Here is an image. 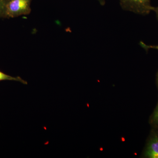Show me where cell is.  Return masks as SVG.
<instances>
[{
  "mask_svg": "<svg viewBox=\"0 0 158 158\" xmlns=\"http://www.w3.org/2000/svg\"><path fill=\"white\" fill-rule=\"evenodd\" d=\"M152 11H154L156 12V15L157 18L158 20V7H152Z\"/></svg>",
  "mask_w": 158,
  "mask_h": 158,
  "instance_id": "cell-8",
  "label": "cell"
},
{
  "mask_svg": "<svg viewBox=\"0 0 158 158\" xmlns=\"http://www.w3.org/2000/svg\"><path fill=\"white\" fill-rule=\"evenodd\" d=\"M119 3L123 10L136 14L145 15L152 11L151 0H119Z\"/></svg>",
  "mask_w": 158,
  "mask_h": 158,
  "instance_id": "cell-2",
  "label": "cell"
},
{
  "mask_svg": "<svg viewBox=\"0 0 158 158\" xmlns=\"http://www.w3.org/2000/svg\"><path fill=\"white\" fill-rule=\"evenodd\" d=\"M15 81L20 82L21 83L23 84V85H28L27 82L25 81V80H23L20 77L11 76L6 74L0 71V81Z\"/></svg>",
  "mask_w": 158,
  "mask_h": 158,
  "instance_id": "cell-4",
  "label": "cell"
},
{
  "mask_svg": "<svg viewBox=\"0 0 158 158\" xmlns=\"http://www.w3.org/2000/svg\"><path fill=\"white\" fill-rule=\"evenodd\" d=\"M31 1L32 0H9L6 5L5 17L14 18L30 14Z\"/></svg>",
  "mask_w": 158,
  "mask_h": 158,
  "instance_id": "cell-1",
  "label": "cell"
},
{
  "mask_svg": "<svg viewBox=\"0 0 158 158\" xmlns=\"http://www.w3.org/2000/svg\"><path fill=\"white\" fill-rule=\"evenodd\" d=\"M9 0H0V18L5 17L6 5Z\"/></svg>",
  "mask_w": 158,
  "mask_h": 158,
  "instance_id": "cell-6",
  "label": "cell"
},
{
  "mask_svg": "<svg viewBox=\"0 0 158 158\" xmlns=\"http://www.w3.org/2000/svg\"><path fill=\"white\" fill-rule=\"evenodd\" d=\"M102 6H104L106 4V0H98Z\"/></svg>",
  "mask_w": 158,
  "mask_h": 158,
  "instance_id": "cell-9",
  "label": "cell"
},
{
  "mask_svg": "<svg viewBox=\"0 0 158 158\" xmlns=\"http://www.w3.org/2000/svg\"><path fill=\"white\" fill-rule=\"evenodd\" d=\"M151 122L155 126L158 127V102L157 105L151 118Z\"/></svg>",
  "mask_w": 158,
  "mask_h": 158,
  "instance_id": "cell-5",
  "label": "cell"
},
{
  "mask_svg": "<svg viewBox=\"0 0 158 158\" xmlns=\"http://www.w3.org/2000/svg\"><path fill=\"white\" fill-rule=\"evenodd\" d=\"M140 45L141 46L142 48L145 49L146 50H148L149 48L156 49L158 50V45L155 46H149L147 45L142 42H140Z\"/></svg>",
  "mask_w": 158,
  "mask_h": 158,
  "instance_id": "cell-7",
  "label": "cell"
},
{
  "mask_svg": "<svg viewBox=\"0 0 158 158\" xmlns=\"http://www.w3.org/2000/svg\"><path fill=\"white\" fill-rule=\"evenodd\" d=\"M144 157L158 158V133L153 131L144 152Z\"/></svg>",
  "mask_w": 158,
  "mask_h": 158,
  "instance_id": "cell-3",
  "label": "cell"
},
{
  "mask_svg": "<svg viewBox=\"0 0 158 158\" xmlns=\"http://www.w3.org/2000/svg\"><path fill=\"white\" fill-rule=\"evenodd\" d=\"M157 84L158 86V72L157 73Z\"/></svg>",
  "mask_w": 158,
  "mask_h": 158,
  "instance_id": "cell-10",
  "label": "cell"
}]
</instances>
